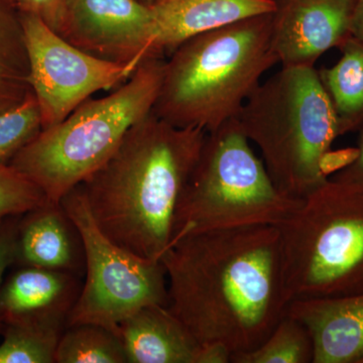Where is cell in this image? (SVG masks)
I'll list each match as a JSON object with an SVG mask.
<instances>
[{
	"instance_id": "20",
	"label": "cell",
	"mask_w": 363,
	"mask_h": 363,
	"mask_svg": "<svg viewBox=\"0 0 363 363\" xmlns=\"http://www.w3.org/2000/svg\"><path fill=\"white\" fill-rule=\"evenodd\" d=\"M56 363H128L116 332L92 323L66 327L56 352Z\"/></svg>"
},
{
	"instance_id": "19",
	"label": "cell",
	"mask_w": 363,
	"mask_h": 363,
	"mask_svg": "<svg viewBox=\"0 0 363 363\" xmlns=\"http://www.w3.org/2000/svg\"><path fill=\"white\" fill-rule=\"evenodd\" d=\"M65 326L39 321L4 325L0 363H54Z\"/></svg>"
},
{
	"instance_id": "26",
	"label": "cell",
	"mask_w": 363,
	"mask_h": 363,
	"mask_svg": "<svg viewBox=\"0 0 363 363\" xmlns=\"http://www.w3.org/2000/svg\"><path fill=\"white\" fill-rule=\"evenodd\" d=\"M359 143L357 156L342 169L338 172L332 180L347 182L363 186V128L360 130Z\"/></svg>"
},
{
	"instance_id": "24",
	"label": "cell",
	"mask_w": 363,
	"mask_h": 363,
	"mask_svg": "<svg viewBox=\"0 0 363 363\" xmlns=\"http://www.w3.org/2000/svg\"><path fill=\"white\" fill-rule=\"evenodd\" d=\"M68 0H16L21 13L39 16L58 33Z\"/></svg>"
},
{
	"instance_id": "14",
	"label": "cell",
	"mask_w": 363,
	"mask_h": 363,
	"mask_svg": "<svg viewBox=\"0 0 363 363\" xmlns=\"http://www.w3.org/2000/svg\"><path fill=\"white\" fill-rule=\"evenodd\" d=\"M286 314L309 331L313 363H362L363 293L342 297L296 298Z\"/></svg>"
},
{
	"instance_id": "3",
	"label": "cell",
	"mask_w": 363,
	"mask_h": 363,
	"mask_svg": "<svg viewBox=\"0 0 363 363\" xmlns=\"http://www.w3.org/2000/svg\"><path fill=\"white\" fill-rule=\"evenodd\" d=\"M276 64L272 13L200 33L164 61L152 112L177 128L210 133L238 116Z\"/></svg>"
},
{
	"instance_id": "30",
	"label": "cell",
	"mask_w": 363,
	"mask_h": 363,
	"mask_svg": "<svg viewBox=\"0 0 363 363\" xmlns=\"http://www.w3.org/2000/svg\"><path fill=\"white\" fill-rule=\"evenodd\" d=\"M362 363H363V360H362Z\"/></svg>"
},
{
	"instance_id": "15",
	"label": "cell",
	"mask_w": 363,
	"mask_h": 363,
	"mask_svg": "<svg viewBox=\"0 0 363 363\" xmlns=\"http://www.w3.org/2000/svg\"><path fill=\"white\" fill-rule=\"evenodd\" d=\"M155 57L200 33L274 13V0H160L152 6Z\"/></svg>"
},
{
	"instance_id": "22",
	"label": "cell",
	"mask_w": 363,
	"mask_h": 363,
	"mask_svg": "<svg viewBox=\"0 0 363 363\" xmlns=\"http://www.w3.org/2000/svg\"><path fill=\"white\" fill-rule=\"evenodd\" d=\"M42 130L40 105L32 91L21 104L0 113V164L9 166Z\"/></svg>"
},
{
	"instance_id": "16",
	"label": "cell",
	"mask_w": 363,
	"mask_h": 363,
	"mask_svg": "<svg viewBox=\"0 0 363 363\" xmlns=\"http://www.w3.org/2000/svg\"><path fill=\"white\" fill-rule=\"evenodd\" d=\"M128 363H194L200 343L168 306L147 305L119 324Z\"/></svg>"
},
{
	"instance_id": "9",
	"label": "cell",
	"mask_w": 363,
	"mask_h": 363,
	"mask_svg": "<svg viewBox=\"0 0 363 363\" xmlns=\"http://www.w3.org/2000/svg\"><path fill=\"white\" fill-rule=\"evenodd\" d=\"M21 14L30 87L39 102L43 130L61 123L98 91L123 84L135 73L128 65L78 49L39 16Z\"/></svg>"
},
{
	"instance_id": "7",
	"label": "cell",
	"mask_w": 363,
	"mask_h": 363,
	"mask_svg": "<svg viewBox=\"0 0 363 363\" xmlns=\"http://www.w3.org/2000/svg\"><path fill=\"white\" fill-rule=\"evenodd\" d=\"M301 201L277 188L235 117L207 133L177 209L171 245L203 231L278 227Z\"/></svg>"
},
{
	"instance_id": "18",
	"label": "cell",
	"mask_w": 363,
	"mask_h": 363,
	"mask_svg": "<svg viewBox=\"0 0 363 363\" xmlns=\"http://www.w3.org/2000/svg\"><path fill=\"white\" fill-rule=\"evenodd\" d=\"M32 92L20 9L16 0H0V113Z\"/></svg>"
},
{
	"instance_id": "28",
	"label": "cell",
	"mask_w": 363,
	"mask_h": 363,
	"mask_svg": "<svg viewBox=\"0 0 363 363\" xmlns=\"http://www.w3.org/2000/svg\"><path fill=\"white\" fill-rule=\"evenodd\" d=\"M350 33L351 37L363 43V0H355Z\"/></svg>"
},
{
	"instance_id": "5",
	"label": "cell",
	"mask_w": 363,
	"mask_h": 363,
	"mask_svg": "<svg viewBox=\"0 0 363 363\" xmlns=\"http://www.w3.org/2000/svg\"><path fill=\"white\" fill-rule=\"evenodd\" d=\"M162 57L147 58L114 92L88 99L64 121L40 131L9 166L39 186L55 203L97 171L130 128L156 104Z\"/></svg>"
},
{
	"instance_id": "2",
	"label": "cell",
	"mask_w": 363,
	"mask_h": 363,
	"mask_svg": "<svg viewBox=\"0 0 363 363\" xmlns=\"http://www.w3.org/2000/svg\"><path fill=\"white\" fill-rule=\"evenodd\" d=\"M207 131L172 125L150 112L80 184L100 230L143 259L162 262L182 194Z\"/></svg>"
},
{
	"instance_id": "11",
	"label": "cell",
	"mask_w": 363,
	"mask_h": 363,
	"mask_svg": "<svg viewBox=\"0 0 363 363\" xmlns=\"http://www.w3.org/2000/svg\"><path fill=\"white\" fill-rule=\"evenodd\" d=\"M272 45L281 67H315L351 38L355 0H274Z\"/></svg>"
},
{
	"instance_id": "25",
	"label": "cell",
	"mask_w": 363,
	"mask_h": 363,
	"mask_svg": "<svg viewBox=\"0 0 363 363\" xmlns=\"http://www.w3.org/2000/svg\"><path fill=\"white\" fill-rule=\"evenodd\" d=\"M21 216V215L7 217L0 222V288L4 283L6 269L14 264L16 236Z\"/></svg>"
},
{
	"instance_id": "27",
	"label": "cell",
	"mask_w": 363,
	"mask_h": 363,
	"mask_svg": "<svg viewBox=\"0 0 363 363\" xmlns=\"http://www.w3.org/2000/svg\"><path fill=\"white\" fill-rule=\"evenodd\" d=\"M233 352L224 344L200 343L194 363H231Z\"/></svg>"
},
{
	"instance_id": "29",
	"label": "cell",
	"mask_w": 363,
	"mask_h": 363,
	"mask_svg": "<svg viewBox=\"0 0 363 363\" xmlns=\"http://www.w3.org/2000/svg\"><path fill=\"white\" fill-rule=\"evenodd\" d=\"M138 1L143 2V4H147V6H152L159 2L160 0H138Z\"/></svg>"
},
{
	"instance_id": "23",
	"label": "cell",
	"mask_w": 363,
	"mask_h": 363,
	"mask_svg": "<svg viewBox=\"0 0 363 363\" xmlns=\"http://www.w3.org/2000/svg\"><path fill=\"white\" fill-rule=\"evenodd\" d=\"M44 191L11 166L0 164V222L48 201Z\"/></svg>"
},
{
	"instance_id": "4",
	"label": "cell",
	"mask_w": 363,
	"mask_h": 363,
	"mask_svg": "<svg viewBox=\"0 0 363 363\" xmlns=\"http://www.w3.org/2000/svg\"><path fill=\"white\" fill-rule=\"evenodd\" d=\"M236 118L284 194L304 199L328 180L325 159L340 131L315 67H281L253 90Z\"/></svg>"
},
{
	"instance_id": "21",
	"label": "cell",
	"mask_w": 363,
	"mask_h": 363,
	"mask_svg": "<svg viewBox=\"0 0 363 363\" xmlns=\"http://www.w3.org/2000/svg\"><path fill=\"white\" fill-rule=\"evenodd\" d=\"M314 347L304 325L286 314L255 350L234 353L231 363H313Z\"/></svg>"
},
{
	"instance_id": "17",
	"label": "cell",
	"mask_w": 363,
	"mask_h": 363,
	"mask_svg": "<svg viewBox=\"0 0 363 363\" xmlns=\"http://www.w3.org/2000/svg\"><path fill=\"white\" fill-rule=\"evenodd\" d=\"M339 50L337 63L318 73L343 135L363 128V43L351 37Z\"/></svg>"
},
{
	"instance_id": "6",
	"label": "cell",
	"mask_w": 363,
	"mask_h": 363,
	"mask_svg": "<svg viewBox=\"0 0 363 363\" xmlns=\"http://www.w3.org/2000/svg\"><path fill=\"white\" fill-rule=\"evenodd\" d=\"M278 228L289 304L363 293L362 185L328 179Z\"/></svg>"
},
{
	"instance_id": "10",
	"label": "cell",
	"mask_w": 363,
	"mask_h": 363,
	"mask_svg": "<svg viewBox=\"0 0 363 363\" xmlns=\"http://www.w3.org/2000/svg\"><path fill=\"white\" fill-rule=\"evenodd\" d=\"M57 33L88 54L133 71L155 58L152 6L138 0H68Z\"/></svg>"
},
{
	"instance_id": "1",
	"label": "cell",
	"mask_w": 363,
	"mask_h": 363,
	"mask_svg": "<svg viewBox=\"0 0 363 363\" xmlns=\"http://www.w3.org/2000/svg\"><path fill=\"white\" fill-rule=\"evenodd\" d=\"M162 262L169 309L199 343L247 352L286 315L278 227L189 234L169 247Z\"/></svg>"
},
{
	"instance_id": "12",
	"label": "cell",
	"mask_w": 363,
	"mask_h": 363,
	"mask_svg": "<svg viewBox=\"0 0 363 363\" xmlns=\"http://www.w3.org/2000/svg\"><path fill=\"white\" fill-rule=\"evenodd\" d=\"M13 264L85 276L82 236L61 202L48 200L21 215Z\"/></svg>"
},
{
	"instance_id": "8",
	"label": "cell",
	"mask_w": 363,
	"mask_h": 363,
	"mask_svg": "<svg viewBox=\"0 0 363 363\" xmlns=\"http://www.w3.org/2000/svg\"><path fill=\"white\" fill-rule=\"evenodd\" d=\"M75 222L85 250V281L68 324L101 325L117 333L119 324L147 305L168 306L162 262L138 257L109 240L98 227L81 185L61 200Z\"/></svg>"
},
{
	"instance_id": "13",
	"label": "cell",
	"mask_w": 363,
	"mask_h": 363,
	"mask_svg": "<svg viewBox=\"0 0 363 363\" xmlns=\"http://www.w3.org/2000/svg\"><path fill=\"white\" fill-rule=\"evenodd\" d=\"M82 278L37 267H18L0 288V329L18 321L67 327L77 302Z\"/></svg>"
}]
</instances>
